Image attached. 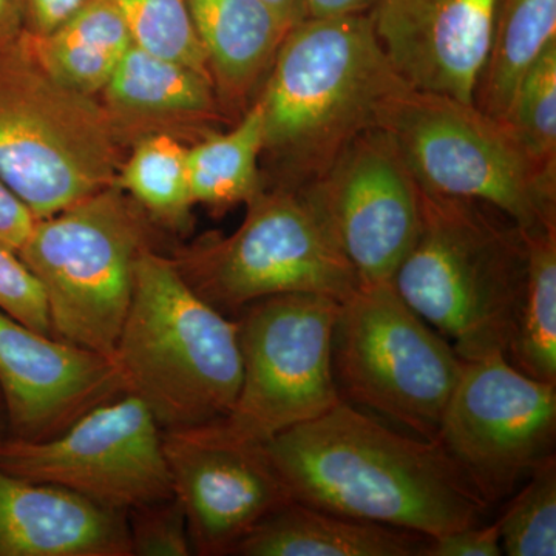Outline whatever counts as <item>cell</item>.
<instances>
[{
	"instance_id": "6da1fadb",
	"label": "cell",
	"mask_w": 556,
	"mask_h": 556,
	"mask_svg": "<svg viewBox=\"0 0 556 556\" xmlns=\"http://www.w3.org/2000/svg\"><path fill=\"white\" fill-rule=\"evenodd\" d=\"M291 500L437 538L484 522L492 504L437 439L340 401L263 445Z\"/></svg>"
},
{
	"instance_id": "7a4b0ae2",
	"label": "cell",
	"mask_w": 556,
	"mask_h": 556,
	"mask_svg": "<svg viewBox=\"0 0 556 556\" xmlns=\"http://www.w3.org/2000/svg\"><path fill=\"white\" fill-rule=\"evenodd\" d=\"M368 13L306 17L289 28L257 100L265 188L316 181L357 137L378 127L383 105L407 87Z\"/></svg>"
},
{
	"instance_id": "3957f363",
	"label": "cell",
	"mask_w": 556,
	"mask_h": 556,
	"mask_svg": "<svg viewBox=\"0 0 556 556\" xmlns=\"http://www.w3.org/2000/svg\"><path fill=\"white\" fill-rule=\"evenodd\" d=\"M527 263V236L514 219L481 201L422 190L419 232L393 285L464 361L506 356Z\"/></svg>"
},
{
	"instance_id": "277c9868",
	"label": "cell",
	"mask_w": 556,
	"mask_h": 556,
	"mask_svg": "<svg viewBox=\"0 0 556 556\" xmlns=\"http://www.w3.org/2000/svg\"><path fill=\"white\" fill-rule=\"evenodd\" d=\"M113 358L127 393L141 399L163 431L222 419L239 396L243 364L237 318L200 298L174 260L146 249Z\"/></svg>"
},
{
	"instance_id": "5b68a950",
	"label": "cell",
	"mask_w": 556,
	"mask_h": 556,
	"mask_svg": "<svg viewBox=\"0 0 556 556\" xmlns=\"http://www.w3.org/2000/svg\"><path fill=\"white\" fill-rule=\"evenodd\" d=\"M126 155L97 98L51 78L22 35L0 46V181L36 218L115 186Z\"/></svg>"
},
{
	"instance_id": "8992f818",
	"label": "cell",
	"mask_w": 556,
	"mask_h": 556,
	"mask_svg": "<svg viewBox=\"0 0 556 556\" xmlns=\"http://www.w3.org/2000/svg\"><path fill=\"white\" fill-rule=\"evenodd\" d=\"M378 127L426 192L481 201L525 232L556 226V174L475 102L407 86L383 105Z\"/></svg>"
},
{
	"instance_id": "52a82bcc",
	"label": "cell",
	"mask_w": 556,
	"mask_h": 556,
	"mask_svg": "<svg viewBox=\"0 0 556 556\" xmlns=\"http://www.w3.org/2000/svg\"><path fill=\"white\" fill-rule=\"evenodd\" d=\"M153 229L116 186L36 222L17 254L46 289L54 338L113 356Z\"/></svg>"
},
{
	"instance_id": "ba28073f",
	"label": "cell",
	"mask_w": 556,
	"mask_h": 556,
	"mask_svg": "<svg viewBox=\"0 0 556 556\" xmlns=\"http://www.w3.org/2000/svg\"><path fill=\"white\" fill-rule=\"evenodd\" d=\"M230 236L211 233L172 257L190 288L236 318L257 300L317 294L343 302L361 285L300 190L265 188Z\"/></svg>"
},
{
	"instance_id": "9c48e42d",
	"label": "cell",
	"mask_w": 556,
	"mask_h": 556,
	"mask_svg": "<svg viewBox=\"0 0 556 556\" xmlns=\"http://www.w3.org/2000/svg\"><path fill=\"white\" fill-rule=\"evenodd\" d=\"M464 358L399 295L393 281L361 283L340 303L332 334L339 396L437 439Z\"/></svg>"
},
{
	"instance_id": "30bf717a",
	"label": "cell",
	"mask_w": 556,
	"mask_h": 556,
	"mask_svg": "<svg viewBox=\"0 0 556 556\" xmlns=\"http://www.w3.org/2000/svg\"><path fill=\"white\" fill-rule=\"evenodd\" d=\"M340 303L281 294L241 309L236 318L243 375L236 404L222 419L186 431L219 444L265 445L338 405L332 334Z\"/></svg>"
},
{
	"instance_id": "8fae6325",
	"label": "cell",
	"mask_w": 556,
	"mask_h": 556,
	"mask_svg": "<svg viewBox=\"0 0 556 556\" xmlns=\"http://www.w3.org/2000/svg\"><path fill=\"white\" fill-rule=\"evenodd\" d=\"M0 470L126 514L174 496L163 430L129 393L91 409L60 437L0 438Z\"/></svg>"
},
{
	"instance_id": "7c38bea8",
	"label": "cell",
	"mask_w": 556,
	"mask_h": 556,
	"mask_svg": "<svg viewBox=\"0 0 556 556\" xmlns=\"http://www.w3.org/2000/svg\"><path fill=\"white\" fill-rule=\"evenodd\" d=\"M556 383L515 368L504 354L464 361L437 441L490 504L555 455Z\"/></svg>"
},
{
	"instance_id": "4fadbf2b",
	"label": "cell",
	"mask_w": 556,
	"mask_h": 556,
	"mask_svg": "<svg viewBox=\"0 0 556 556\" xmlns=\"http://www.w3.org/2000/svg\"><path fill=\"white\" fill-rule=\"evenodd\" d=\"M361 283L393 281L420 228V195L393 138L375 127L300 189Z\"/></svg>"
},
{
	"instance_id": "5bb4252c",
	"label": "cell",
	"mask_w": 556,
	"mask_h": 556,
	"mask_svg": "<svg viewBox=\"0 0 556 556\" xmlns=\"http://www.w3.org/2000/svg\"><path fill=\"white\" fill-rule=\"evenodd\" d=\"M115 358L46 336L0 311V394L9 437L47 441L126 394Z\"/></svg>"
},
{
	"instance_id": "9a60e30c",
	"label": "cell",
	"mask_w": 556,
	"mask_h": 556,
	"mask_svg": "<svg viewBox=\"0 0 556 556\" xmlns=\"http://www.w3.org/2000/svg\"><path fill=\"white\" fill-rule=\"evenodd\" d=\"M163 442L193 554L232 555L263 518L292 501L263 445L219 444L186 430L163 431Z\"/></svg>"
},
{
	"instance_id": "2e32d148",
	"label": "cell",
	"mask_w": 556,
	"mask_h": 556,
	"mask_svg": "<svg viewBox=\"0 0 556 556\" xmlns=\"http://www.w3.org/2000/svg\"><path fill=\"white\" fill-rule=\"evenodd\" d=\"M497 0H376L368 11L388 60L409 87L475 102Z\"/></svg>"
},
{
	"instance_id": "e0dca14e",
	"label": "cell",
	"mask_w": 556,
	"mask_h": 556,
	"mask_svg": "<svg viewBox=\"0 0 556 556\" xmlns=\"http://www.w3.org/2000/svg\"><path fill=\"white\" fill-rule=\"evenodd\" d=\"M127 149L152 135L192 146L232 126L203 73L131 46L97 98Z\"/></svg>"
},
{
	"instance_id": "ac0fdd59",
	"label": "cell",
	"mask_w": 556,
	"mask_h": 556,
	"mask_svg": "<svg viewBox=\"0 0 556 556\" xmlns=\"http://www.w3.org/2000/svg\"><path fill=\"white\" fill-rule=\"evenodd\" d=\"M0 556H131L127 514L0 470Z\"/></svg>"
},
{
	"instance_id": "d6986e66",
	"label": "cell",
	"mask_w": 556,
	"mask_h": 556,
	"mask_svg": "<svg viewBox=\"0 0 556 556\" xmlns=\"http://www.w3.org/2000/svg\"><path fill=\"white\" fill-rule=\"evenodd\" d=\"M212 84L232 123L257 100L289 31L263 0H186Z\"/></svg>"
},
{
	"instance_id": "ffe728a7",
	"label": "cell",
	"mask_w": 556,
	"mask_h": 556,
	"mask_svg": "<svg viewBox=\"0 0 556 556\" xmlns=\"http://www.w3.org/2000/svg\"><path fill=\"white\" fill-rule=\"evenodd\" d=\"M430 538L289 501L233 548L239 556H422Z\"/></svg>"
},
{
	"instance_id": "44dd1931",
	"label": "cell",
	"mask_w": 556,
	"mask_h": 556,
	"mask_svg": "<svg viewBox=\"0 0 556 556\" xmlns=\"http://www.w3.org/2000/svg\"><path fill=\"white\" fill-rule=\"evenodd\" d=\"M40 67L68 89L98 98L134 46L129 28L112 0H91L46 36L25 35Z\"/></svg>"
},
{
	"instance_id": "7402d4cb",
	"label": "cell",
	"mask_w": 556,
	"mask_h": 556,
	"mask_svg": "<svg viewBox=\"0 0 556 556\" xmlns=\"http://www.w3.org/2000/svg\"><path fill=\"white\" fill-rule=\"evenodd\" d=\"M263 121L257 102L230 126L189 146V186L195 204L223 214L265 189Z\"/></svg>"
},
{
	"instance_id": "603a6c76",
	"label": "cell",
	"mask_w": 556,
	"mask_h": 556,
	"mask_svg": "<svg viewBox=\"0 0 556 556\" xmlns=\"http://www.w3.org/2000/svg\"><path fill=\"white\" fill-rule=\"evenodd\" d=\"M556 40V0H497L492 49L475 94L486 115L506 119L526 70Z\"/></svg>"
},
{
	"instance_id": "cb8c5ba5",
	"label": "cell",
	"mask_w": 556,
	"mask_h": 556,
	"mask_svg": "<svg viewBox=\"0 0 556 556\" xmlns=\"http://www.w3.org/2000/svg\"><path fill=\"white\" fill-rule=\"evenodd\" d=\"M189 146L169 135L139 139L121 164L116 188L138 204L153 225L175 233L192 226Z\"/></svg>"
},
{
	"instance_id": "d4e9b609",
	"label": "cell",
	"mask_w": 556,
	"mask_h": 556,
	"mask_svg": "<svg viewBox=\"0 0 556 556\" xmlns=\"http://www.w3.org/2000/svg\"><path fill=\"white\" fill-rule=\"evenodd\" d=\"M526 236L527 285L506 357L530 378L556 383V226Z\"/></svg>"
},
{
	"instance_id": "484cf974",
	"label": "cell",
	"mask_w": 556,
	"mask_h": 556,
	"mask_svg": "<svg viewBox=\"0 0 556 556\" xmlns=\"http://www.w3.org/2000/svg\"><path fill=\"white\" fill-rule=\"evenodd\" d=\"M504 123L541 169L556 174V40L526 70Z\"/></svg>"
},
{
	"instance_id": "4316f807",
	"label": "cell",
	"mask_w": 556,
	"mask_h": 556,
	"mask_svg": "<svg viewBox=\"0 0 556 556\" xmlns=\"http://www.w3.org/2000/svg\"><path fill=\"white\" fill-rule=\"evenodd\" d=\"M112 2L126 22L134 46L164 60L181 62L211 78L206 54L186 0Z\"/></svg>"
},
{
	"instance_id": "83f0119b",
	"label": "cell",
	"mask_w": 556,
	"mask_h": 556,
	"mask_svg": "<svg viewBox=\"0 0 556 556\" xmlns=\"http://www.w3.org/2000/svg\"><path fill=\"white\" fill-rule=\"evenodd\" d=\"M496 521L504 555H556L555 455L533 467L526 478V485Z\"/></svg>"
},
{
	"instance_id": "f1b7e54d",
	"label": "cell",
	"mask_w": 556,
	"mask_h": 556,
	"mask_svg": "<svg viewBox=\"0 0 556 556\" xmlns=\"http://www.w3.org/2000/svg\"><path fill=\"white\" fill-rule=\"evenodd\" d=\"M131 556H189L188 519L177 496L127 511Z\"/></svg>"
},
{
	"instance_id": "f546056e",
	"label": "cell",
	"mask_w": 556,
	"mask_h": 556,
	"mask_svg": "<svg viewBox=\"0 0 556 556\" xmlns=\"http://www.w3.org/2000/svg\"><path fill=\"white\" fill-rule=\"evenodd\" d=\"M0 311L25 327L51 332L49 300L39 278L14 249L0 243Z\"/></svg>"
},
{
	"instance_id": "4dcf8cb0",
	"label": "cell",
	"mask_w": 556,
	"mask_h": 556,
	"mask_svg": "<svg viewBox=\"0 0 556 556\" xmlns=\"http://www.w3.org/2000/svg\"><path fill=\"white\" fill-rule=\"evenodd\" d=\"M500 525H473L430 538L422 556H501Z\"/></svg>"
},
{
	"instance_id": "1f68e13d",
	"label": "cell",
	"mask_w": 556,
	"mask_h": 556,
	"mask_svg": "<svg viewBox=\"0 0 556 556\" xmlns=\"http://www.w3.org/2000/svg\"><path fill=\"white\" fill-rule=\"evenodd\" d=\"M90 2L91 0H22L24 33L35 38L49 35Z\"/></svg>"
},
{
	"instance_id": "d6a6232c",
	"label": "cell",
	"mask_w": 556,
	"mask_h": 556,
	"mask_svg": "<svg viewBox=\"0 0 556 556\" xmlns=\"http://www.w3.org/2000/svg\"><path fill=\"white\" fill-rule=\"evenodd\" d=\"M38 218L24 201L0 181V243L20 252Z\"/></svg>"
},
{
	"instance_id": "836d02e7",
	"label": "cell",
	"mask_w": 556,
	"mask_h": 556,
	"mask_svg": "<svg viewBox=\"0 0 556 556\" xmlns=\"http://www.w3.org/2000/svg\"><path fill=\"white\" fill-rule=\"evenodd\" d=\"M376 0H303L306 17L346 16L368 13Z\"/></svg>"
},
{
	"instance_id": "e575fe53",
	"label": "cell",
	"mask_w": 556,
	"mask_h": 556,
	"mask_svg": "<svg viewBox=\"0 0 556 556\" xmlns=\"http://www.w3.org/2000/svg\"><path fill=\"white\" fill-rule=\"evenodd\" d=\"M24 31L22 0H0V46L13 42Z\"/></svg>"
},
{
	"instance_id": "d590c367",
	"label": "cell",
	"mask_w": 556,
	"mask_h": 556,
	"mask_svg": "<svg viewBox=\"0 0 556 556\" xmlns=\"http://www.w3.org/2000/svg\"><path fill=\"white\" fill-rule=\"evenodd\" d=\"M263 2L276 11L280 20L283 21L288 27H294L300 21L305 20L303 0H263Z\"/></svg>"
},
{
	"instance_id": "8d00e7d4",
	"label": "cell",
	"mask_w": 556,
	"mask_h": 556,
	"mask_svg": "<svg viewBox=\"0 0 556 556\" xmlns=\"http://www.w3.org/2000/svg\"><path fill=\"white\" fill-rule=\"evenodd\" d=\"M9 437V424H7L5 407H3L2 394H0V438Z\"/></svg>"
}]
</instances>
